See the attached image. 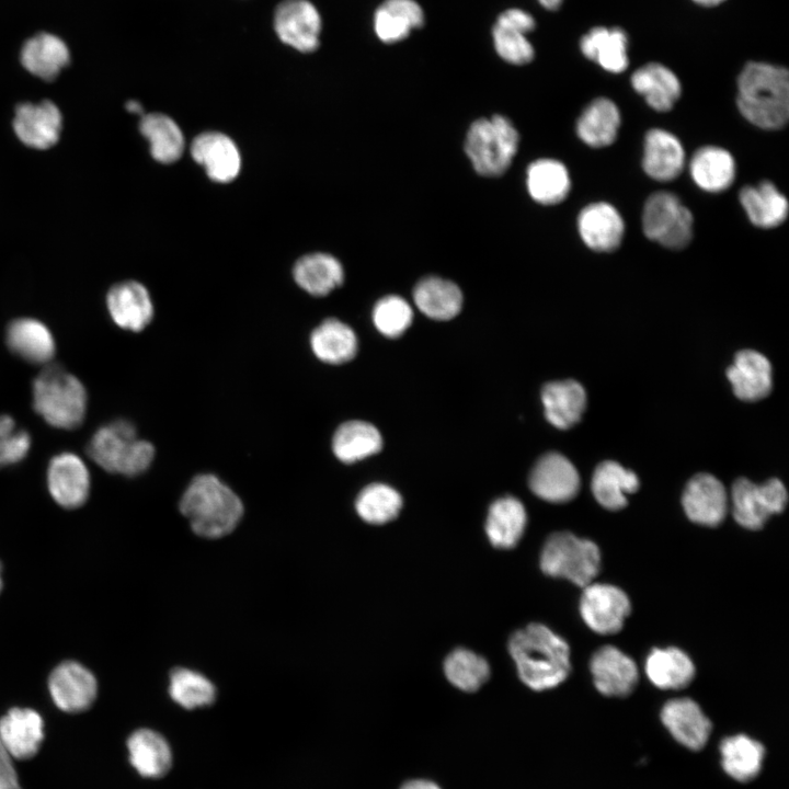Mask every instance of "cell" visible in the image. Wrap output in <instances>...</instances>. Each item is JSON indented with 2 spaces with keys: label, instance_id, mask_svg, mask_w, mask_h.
Wrapping results in <instances>:
<instances>
[{
  "label": "cell",
  "instance_id": "1",
  "mask_svg": "<svg viewBox=\"0 0 789 789\" xmlns=\"http://www.w3.org/2000/svg\"><path fill=\"white\" fill-rule=\"evenodd\" d=\"M508 651L521 679L534 690L556 687L569 675V645L541 624L515 631L510 638Z\"/></svg>",
  "mask_w": 789,
  "mask_h": 789
},
{
  "label": "cell",
  "instance_id": "2",
  "mask_svg": "<svg viewBox=\"0 0 789 789\" xmlns=\"http://www.w3.org/2000/svg\"><path fill=\"white\" fill-rule=\"evenodd\" d=\"M737 107L753 125L779 129L789 117V73L786 68L748 62L737 79Z\"/></svg>",
  "mask_w": 789,
  "mask_h": 789
},
{
  "label": "cell",
  "instance_id": "3",
  "mask_svg": "<svg viewBox=\"0 0 789 789\" xmlns=\"http://www.w3.org/2000/svg\"><path fill=\"white\" fill-rule=\"evenodd\" d=\"M179 510L192 530L205 538L230 534L243 515L240 498L217 476H195L183 492Z\"/></svg>",
  "mask_w": 789,
  "mask_h": 789
},
{
  "label": "cell",
  "instance_id": "4",
  "mask_svg": "<svg viewBox=\"0 0 789 789\" xmlns=\"http://www.w3.org/2000/svg\"><path fill=\"white\" fill-rule=\"evenodd\" d=\"M33 409L53 427L72 431L84 421L88 393L61 365L48 363L32 384Z\"/></svg>",
  "mask_w": 789,
  "mask_h": 789
},
{
  "label": "cell",
  "instance_id": "5",
  "mask_svg": "<svg viewBox=\"0 0 789 789\" xmlns=\"http://www.w3.org/2000/svg\"><path fill=\"white\" fill-rule=\"evenodd\" d=\"M85 453L103 470L130 478L148 470L156 449L150 442L138 438L132 421L116 419L94 432Z\"/></svg>",
  "mask_w": 789,
  "mask_h": 789
},
{
  "label": "cell",
  "instance_id": "6",
  "mask_svg": "<svg viewBox=\"0 0 789 789\" xmlns=\"http://www.w3.org/2000/svg\"><path fill=\"white\" fill-rule=\"evenodd\" d=\"M518 133L502 115L474 121L468 129L465 151L473 169L483 176H499L512 163L518 148Z\"/></svg>",
  "mask_w": 789,
  "mask_h": 789
},
{
  "label": "cell",
  "instance_id": "7",
  "mask_svg": "<svg viewBox=\"0 0 789 789\" xmlns=\"http://www.w3.org/2000/svg\"><path fill=\"white\" fill-rule=\"evenodd\" d=\"M601 565L598 547L568 531L552 534L542 548L540 568L544 573L563 578L575 585L586 586L597 575Z\"/></svg>",
  "mask_w": 789,
  "mask_h": 789
},
{
  "label": "cell",
  "instance_id": "8",
  "mask_svg": "<svg viewBox=\"0 0 789 789\" xmlns=\"http://www.w3.org/2000/svg\"><path fill=\"white\" fill-rule=\"evenodd\" d=\"M690 210L671 192H655L647 199L642 213L645 237L661 245L679 250L693 238Z\"/></svg>",
  "mask_w": 789,
  "mask_h": 789
},
{
  "label": "cell",
  "instance_id": "9",
  "mask_svg": "<svg viewBox=\"0 0 789 789\" xmlns=\"http://www.w3.org/2000/svg\"><path fill=\"white\" fill-rule=\"evenodd\" d=\"M731 498L734 519L741 526L755 530L762 528L773 514L784 511L788 495L778 479L755 484L741 478L734 482Z\"/></svg>",
  "mask_w": 789,
  "mask_h": 789
},
{
  "label": "cell",
  "instance_id": "10",
  "mask_svg": "<svg viewBox=\"0 0 789 789\" xmlns=\"http://www.w3.org/2000/svg\"><path fill=\"white\" fill-rule=\"evenodd\" d=\"M580 611L585 624L601 634L618 632L630 614L628 596L617 586L590 583L584 586Z\"/></svg>",
  "mask_w": 789,
  "mask_h": 789
},
{
  "label": "cell",
  "instance_id": "11",
  "mask_svg": "<svg viewBox=\"0 0 789 789\" xmlns=\"http://www.w3.org/2000/svg\"><path fill=\"white\" fill-rule=\"evenodd\" d=\"M274 30L286 45L312 53L320 44L321 16L308 0H284L275 10Z\"/></svg>",
  "mask_w": 789,
  "mask_h": 789
},
{
  "label": "cell",
  "instance_id": "12",
  "mask_svg": "<svg viewBox=\"0 0 789 789\" xmlns=\"http://www.w3.org/2000/svg\"><path fill=\"white\" fill-rule=\"evenodd\" d=\"M48 690L54 704L66 712L87 710L95 700L98 683L82 664L65 661L58 664L48 678Z\"/></svg>",
  "mask_w": 789,
  "mask_h": 789
},
{
  "label": "cell",
  "instance_id": "13",
  "mask_svg": "<svg viewBox=\"0 0 789 789\" xmlns=\"http://www.w3.org/2000/svg\"><path fill=\"white\" fill-rule=\"evenodd\" d=\"M47 488L53 500L64 508L82 506L90 492V474L76 454L66 451L54 456L47 467Z\"/></svg>",
  "mask_w": 789,
  "mask_h": 789
},
{
  "label": "cell",
  "instance_id": "14",
  "mask_svg": "<svg viewBox=\"0 0 789 789\" xmlns=\"http://www.w3.org/2000/svg\"><path fill=\"white\" fill-rule=\"evenodd\" d=\"M61 126V113L52 101L21 103L15 108L13 129L18 138L28 147L50 148L58 141Z\"/></svg>",
  "mask_w": 789,
  "mask_h": 789
},
{
  "label": "cell",
  "instance_id": "15",
  "mask_svg": "<svg viewBox=\"0 0 789 789\" xmlns=\"http://www.w3.org/2000/svg\"><path fill=\"white\" fill-rule=\"evenodd\" d=\"M529 487L540 499L562 503L578 494L580 477L575 467L564 456L549 453L542 456L531 470Z\"/></svg>",
  "mask_w": 789,
  "mask_h": 789
},
{
  "label": "cell",
  "instance_id": "16",
  "mask_svg": "<svg viewBox=\"0 0 789 789\" xmlns=\"http://www.w3.org/2000/svg\"><path fill=\"white\" fill-rule=\"evenodd\" d=\"M113 322L127 331L140 332L153 318V304L147 288L136 281L113 285L106 295Z\"/></svg>",
  "mask_w": 789,
  "mask_h": 789
},
{
  "label": "cell",
  "instance_id": "17",
  "mask_svg": "<svg viewBox=\"0 0 789 789\" xmlns=\"http://www.w3.org/2000/svg\"><path fill=\"white\" fill-rule=\"evenodd\" d=\"M191 155L215 182L228 183L239 174L241 168L239 149L225 134L217 132L199 134L191 145Z\"/></svg>",
  "mask_w": 789,
  "mask_h": 789
},
{
  "label": "cell",
  "instance_id": "18",
  "mask_svg": "<svg viewBox=\"0 0 789 789\" xmlns=\"http://www.w3.org/2000/svg\"><path fill=\"white\" fill-rule=\"evenodd\" d=\"M682 502L688 518L700 525L717 526L727 514L725 489L709 473H698L688 481Z\"/></svg>",
  "mask_w": 789,
  "mask_h": 789
},
{
  "label": "cell",
  "instance_id": "19",
  "mask_svg": "<svg viewBox=\"0 0 789 789\" xmlns=\"http://www.w3.org/2000/svg\"><path fill=\"white\" fill-rule=\"evenodd\" d=\"M594 685L605 696L629 695L638 682L636 663L613 645L598 649L591 659Z\"/></svg>",
  "mask_w": 789,
  "mask_h": 789
},
{
  "label": "cell",
  "instance_id": "20",
  "mask_svg": "<svg viewBox=\"0 0 789 789\" xmlns=\"http://www.w3.org/2000/svg\"><path fill=\"white\" fill-rule=\"evenodd\" d=\"M44 740L41 714L30 708H12L0 718V741L16 759L33 757Z\"/></svg>",
  "mask_w": 789,
  "mask_h": 789
},
{
  "label": "cell",
  "instance_id": "21",
  "mask_svg": "<svg viewBox=\"0 0 789 789\" xmlns=\"http://www.w3.org/2000/svg\"><path fill=\"white\" fill-rule=\"evenodd\" d=\"M578 228L583 242L598 252L617 249L625 232L622 217L613 205L605 202L584 207L578 218Z\"/></svg>",
  "mask_w": 789,
  "mask_h": 789
},
{
  "label": "cell",
  "instance_id": "22",
  "mask_svg": "<svg viewBox=\"0 0 789 789\" xmlns=\"http://www.w3.org/2000/svg\"><path fill=\"white\" fill-rule=\"evenodd\" d=\"M5 343L16 356L36 365L50 363L56 352L50 330L34 318L10 321L5 329Z\"/></svg>",
  "mask_w": 789,
  "mask_h": 789
},
{
  "label": "cell",
  "instance_id": "23",
  "mask_svg": "<svg viewBox=\"0 0 789 789\" xmlns=\"http://www.w3.org/2000/svg\"><path fill=\"white\" fill-rule=\"evenodd\" d=\"M661 719L674 739L690 750L704 747L711 731L709 719L689 698L667 701L661 711Z\"/></svg>",
  "mask_w": 789,
  "mask_h": 789
},
{
  "label": "cell",
  "instance_id": "24",
  "mask_svg": "<svg viewBox=\"0 0 789 789\" xmlns=\"http://www.w3.org/2000/svg\"><path fill=\"white\" fill-rule=\"evenodd\" d=\"M685 163V151L681 141L667 130L650 129L644 137L642 168L656 181L677 178Z\"/></svg>",
  "mask_w": 789,
  "mask_h": 789
},
{
  "label": "cell",
  "instance_id": "25",
  "mask_svg": "<svg viewBox=\"0 0 789 789\" xmlns=\"http://www.w3.org/2000/svg\"><path fill=\"white\" fill-rule=\"evenodd\" d=\"M727 375L734 395L741 400L755 401L765 398L771 390V366L768 359L753 350H743L735 355Z\"/></svg>",
  "mask_w": 789,
  "mask_h": 789
},
{
  "label": "cell",
  "instance_id": "26",
  "mask_svg": "<svg viewBox=\"0 0 789 789\" xmlns=\"http://www.w3.org/2000/svg\"><path fill=\"white\" fill-rule=\"evenodd\" d=\"M424 21V11L415 0H384L374 13L373 27L380 42L395 44L422 27Z\"/></svg>",
  "mask_w": 789,
  "mask_h": 789
},
{
  "label": "cell",
  "instance_id": "27",
  "mask_svg": "<svg viewBox=\"0 0 789 789\" xmlns=\"http://www.w3.org/2000/svg\"><path fill=\"white\" fill-rule=\"evenodd\" d=\"M65 42L50 33H38L27 39L21 50V62L32 75L52 81L69 64Z\"/></svg>",
  "mask_w": 789,
  "mask_h": 789
},
{
  "label": "cell",
  "instance_id": "28",
  "mask_svg": "<svg viewBox=\"0 0 789 789\" xmlns=\"http://www.w3.org/2000/svg\"><path fill=\"white\" fill-rule=\"evenodd\" d=\"M689 171L694 182L704 191L719 193L729 188L735 179V161L720 147L699 148L691 157Z\"/></svg>",
  "mask_w": 789,
  "mask_h": 789
},
{
  "label": "cell",
  "instance_id": "29",
  "mask_svg": "<svg viewBox=\"0 0 789 789\" xmlns=\"http://www.w3.org/2000/svg\"><path fill=\"white\" fill-rule=\"evenodd\" d=\"M293 276L296 284L308 294L325 296L344 279L343 266L338 259L328 253H310L301 256L294 265Z\"/></svg>",
  "mask_w": 789,
  "mask_h": 789
},
{
  "label": "cell",
  "instance_id": "30",
  "mask_svg": "<svg viewBox=\"0 0 789 789\" xmlns=\"http://www.w3.org/2000/svg\"><path fill=\"white\" fill-rule=\"evenodd\" d=\"M541 399L547 420L561 430L578 423L586 405L583 387L571 379L545 385Z\"/></svg>",
  "mask_w": 789,
  "mask_h": 789
},
{
  "label": "cell",
  "instance_id": "31",
  "mask_svg": "<svg viewBox=\"0 0 789 789\" xmlns=\"http://www.w3.org/2000/svg\"><path fill=\"white\" fill-rule=\"evenodd\" d=\"M631 84L658 112L670 111L681 95V83L676 75L658 62L637 69L631 77Z\"/></svg>",
  "mask_w": 789,
  "mask_h": 789
},
{
  "label": "cell",
  "instance_id": "32",
  "mask_svg": "<svg viewBox=\"0 0 789 789\" xmlns=\"http://www.w3.org/2000/svg\"><path fill=\"white\" fill-rule=\"evenodd\" d=\"M129 762L144 777L157 778L165 775L172 764L168 742L158 732L139 729L127 740Z\"/></svg>",
  "mask_w": 789,
  "mask_h": 789
},
{
  "label": "cell",
  "instance_id": "33",
  "mask_svg": "<svg viewBox=\"0 0 789 789\" xmlns=\"http://www.w3.org/2000/svg\"><path fill=\"white\" fill-rule=\"evenodd\" d=\"M309 343L315 356L327 364L346 363L357 352L354 331L334 318H328L316 327L310 334Z\"/></svg>",
  "mask_w": 789,
  "mask_h": 789
},
{
  "label": "cell",
  "instance_id": "34",
  "mask_svg": "<svg viewBox=\"0 0 789 789\" xmlns=\"http://www.w3.org/2000/svg\"><path fill=\"white\" fill-rule=\"evenodd\" d=\"M627 34L619 27H594L580 41L582 54L603 69L618 73L628 66Z\"/></svg>",
  "mask_w": 789,
  "mask_h": 789
},
{
  "label": "cell",
  "instance_id": "35",
  "mask_svg": "<svg viewBox=\"0 0 789 789\" xmlns=\"http://www.w3.org/2000/svg\"><path fill=\"white\" fill-rule=\"evenodd\" d=\"M620 112L609 99L598 98L592 101L580 115L576 133L580 139L593 148L611 145L620 126Z\"/></svg>",
  "mask_w": 789,
  "mask_h": 789
},
{
  "label": "cell",
  "instance_id": "36",
  "mask_svg": "<svg viewBox=\"0 0 789 789\" xmlns=\"http://www.w3.org/2000/svg\"><path fill=\"white\" fill-rule=\"evenodd\" d=\"M527 522L524 505L513 496H504L492 503L485 522L490 542L501 549L516 546Z\"/></svg>",
  "mask_w": 789,
  "mask_h": 789
},
{
  "label": "cell",
  "instance_id": "37",
  "mask_svg": "<svg viewBox=\"0 0 789 789\" xmlns=\"http://www.w3.org/2000/svg\"><path fill=\"white\" fill-rule=\"evenodd\" d=\"M740 202L751 222L759 228H775L788 216L787 198L767 181L757 186L743 187Z\"/></svg>",
  "mask_w": 789,
  "mask_h": 789
},
{
  "label": "cell",
  "instance_id": "38",
  "mask_svg": "<svg viewBox=\"0 0 789 789\" xmlns=\"http://www.w3.org/2000/svg\"><path fill=\"white\" fill-rule=\"evenodd\" d=\"M416 307L435 320H449L458 315L462 306V294L450 281L427 276L413 290Z\"/></svg>",
  "mask_w": 789,
  "mask_h": 789
},
{
  "label": "cell",
  "instance_id": "39",
  "mask_svg": "<svg viewBox=\"0 0 789 789\" xmlns=\"http://www.w3.org/2000/svg\"><path fill=\"white\" fill-rule=\"evenodd\" d=\"M526 183L531 198L542 205L562 202L571 187L565 165L554 159H539L530 163Z\"/></svg>",
  "mask_w": 789,
  "mask_h": 789
},
{
  "label": "cell",
  "instance_id": "40",
  "mask_svg": "<svg viewBox=\"0 0 789 789\" xmlns=\"http://www.w3.org/2000/svg\"><path fill=\"white\" fill-rule=\"evenodd\" d=\"M638 488L636 473L615 461L599 464L592 478V492L596 501L611 511L625 507L626 494L636 492Z\"/></svg>",
  "mask_w": 789,
  "mask_h": 789
},
{
  "label": "cell",
  "instance_id": "41",
  "mask_svg": "<svg viewBox=\"0 0 789 789\" xmlns=\"http://www.w3.org/2000/svg\"><path fill=\"white\" fill-rule=\"evenodd\" d=\"M645 674L661 689H681L694 678L695 666L677 648L654 649L645 661Z\"/></svg>",
  "mask_w": 789,
  "mask_h": 789
},
{
  "label": "cell",
  "instance_id": "42",
  "mask_svg": "<svg viewBox=\"0 0 789 789\" xmlns=\"http://www.w3.org/2000/svg\"><path fill=\"white\" fill-rule=\"evenodd\" d=\"M382 441L378 430L368 422L353 420L341 424L332 438L335 457L345 464H353L381 449Z\"/></svg>",
  "mask_w": 789,
  "mask_h": 789
},
{
  "label": "cell",
  "instance_id": "43",
  "mask_svg": "<svg viewBox=\"0 0 789 789\" xmlns=\"http://www.w3.org/2000/svg\"><path fill=\"white\" fill-rule=\"evenodd\" d=\"M139 130L149 141L151 156L157 161L172 163L182 156L184 137L171 117L161 113L144 114Z\"/></svg>",
  "mask_w": 789,
  "mask_h": 789
},
{
  "label": "cell",
  "instance_id": "44",
  "mask_svg": "<svg viewBox=\"0 0 789 789\" xmlns=\"http://www.w3.org/2000/svg\"><path fill=\"white\" fill-rule=\"evenodd\" d=\"M722 767L739 781H748L757 776L764 758V746L744 734L725 737L720 745Z\"/></svg>",
  "mask_w": 789,
  "mask_h": 789
},
{
  "label": "cell",
  "instance_id": "45",
  "mask_svg": "<svg viewBox=\"0 0 789 789\" xmlns=\"http://www.w3.org/2000/svg\"><path fill=\"white\" fill-rule=\"evenodd\" d=\"M169 694L181 707L194 709L213 704L216 688L203 674L185 667H175L170 673Z\"/></svg>",
  "mask_w": 789,
  "mask_h": 789
},
{
  "label": "cell",
  "instance_id": "46",
  "mask_svg": "<svg viewBox=\"0 0 789 789\" xmlns=\"http://www.w3.org/2000/svg\"><path fill=\"white\" fill-rule=\"evenodd\" d=\"M401 507V495L384 483H371L365 487L355 501V508L359 517L375 525L392 521Z\"/></svg>",
  "mask_w": 789,
  "mask_h": 789
},
{
  "label": "cell",
  "instance_id": "47",
  "mask_svg": "<svg viewBox=\"0 0 789 789\" xmlns=\"http://www.w3.org/2000/svg\"><path fill=\"white\" fill-rule=\"evenodd\" d=\"M447 679L464 691H476L490 676L488 662L468 649H456L445 660Z\"/></svg>",
  "mask_w": 789,
  "mask_h": 789
},
{
  "label": "cell",
  "instance_id": "48",
  "mask_svg": "<svg viewBox=\"0 0 789 789\" xmlns=\"http://www.w3.org/2000/svg\"><path fill=\"white\" fill-rule=\"evenodd\" d=\"M413 312L401 297L390 295L377 301L373 310V321L380 333L388 338L401 335L411 324Z\"/></svg>",
  "mask_w": 789,
  "mask_h": 789
},
{
  "label": "cell",
  "instance_id": "49",
  "mask_svg": "<svg viewBox=\"0 0 789 789\" xmlns=\"http://www.w3.org/2000/svg\"><path fill=\"white\" fill-rule=\"evenodd\" d=\"M492 39L496 54L508 64L526 65L534 59L535 49L522 31L494 23Z\"/></svg>",
  "mask_w": 789,
  "mask_h": 789
},
{
  "label": "cell",
  "instance_id": "50",
  "mask_svg": "<svg viewBox=\"0 0 789 789\" xmlns=\"http://www.w3.org/2000/svg\"><path fill=\"white\" fill-rule=\"evenodd\" d=\"M31 447V436L24 428H16L8 414L0 415V469L22 461Z\"/></svg>",
  "mask_w": 789,
  "mask_h": 789
},
{
  "label": "cell",
  "instance_id": "51",
  "mask_svg": "<svg viewBox=\"0 0 789 789\" xmlns=\"http://www.w3.org/2000/svg\"><path fill=\"white\" fill-rule=\"evenodd\" d=\"M496 24L516 28L526 34L531 32L536 22L531 14L519 8H510L504 10L496 19Z\"/></svg>",
  "mask_w": 789,
  "mask_h": 789
},
{
  "label": "cell",
  "instance_id": "52",
  "mask_svg": "<svg viewBox=\"0 0 789 789\" xmlns=\"http://www.w3.org/2000/svg\"><path fill=\"white\" fill-rule=\"evenodd\" d=\"M12 759L0 741V789H22Z\"/></svg>",
  "mask_w": 789,
  "mask_h": 789
},
{
  "label": "cell",
  "instance_id": "53",
  "mask_svg": "<svg viewBox=\"0 0 789 789\" xmlns=\"http://www.w3.org/2000/svg\"><path fill=\"white\" fill-rule=\"evenodd\" d=\"M400 789H441L438 785L433 781L424 779H415L407 781Z\"/></svg>",
  "mask_w": 789,
  "mask_h": 789
},
{
  "label": "cell",
  "instance_id": "54",
  "mask_svg": "<svg viewBox=\"0 0 789 789\" xmlns=\"http://www.w3.org/2000/svg\"><path fill=\"white\" fill-rule=\"evenodd\" d=\"M125 106H126L127 111L133 114H138L141 116L144 115V108H142L141 104L135 100L128 101Z\"/></svg>",
  "mask_w": 789,
  "mask_h": 789
},
{
  "label": "cell",
  "instance_id": "55",
  "mask_svg": "<svg viewBox=\"0 0 789 789\" xmlns=\"http://www.w3.org/2000/svg\"><path fill=\"white\" fill-rule=\"evenodd\" d=\"M563 0H538V2L547 10H557Z\"/></svg>",
  "mask_w": 789,
  "mask_h": 789
},
{
  "label": "cell",
  "instance_id": "56",
  "mask_svg": "<svg viewBox=\"0 0 789 789\" xmlns=\"http://www.w3.org/2000/svg\"><path fill=\"white\" fill-rule=\"evenodd\" d=\"M693 1H695L696 3H698L700 5L712 7V5H717V4L721 3L724 0H693Z\"/></svg>",
  "mask_w": 789,
  "mask_h": 789
},
{
  "label": "cell",
  "instance_id": "57",
  "mask_svg": "<svg viewBox=\"0 0 789 789\" xmlns=\"http://www.w3.org/2000/svg\"><path fill=\"white\" fill-rule=\"evenodd\" d=\"M1 588H2V579H1V564H0V592H1Z\"/></svg>",
  "mask_w": 789,
  "mask_h": 789
}]
</instances>
